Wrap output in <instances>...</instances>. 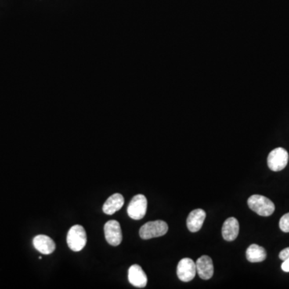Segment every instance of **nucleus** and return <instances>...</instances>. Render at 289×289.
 Returning <instances> with one entry per match:
<instances>
[{"mask_svg":"<svg viewBox=\"0 0 289 289\" xmlns=\"http://www.w3.org/2000/svg\"><path fill=\"white\" fill-rule=\"evenodd\" d=\"M249 208L261 216H270L275 211V205L265 196L254 195L247 200Z\"/></svg>","mask_w":289,"mask_h":289,"instance_id":"1","label":"nucleus"},{"mask_svg":"<svg viewBox=\"0 0 289 289\" xmlns=\"http://www.w3.org/2000/svg\"><path fill=\"white\" fill-rule=\"evenodd\" d=\"M67 243L73 251H80L87 243L86 232L81 225H74L69 229L67 236Z\"/></svg>","mask_w":289,"mask_h":289,"instance_id":"2","label":"nucleus"},{"mask_svg":"<svg viewBox=\"0 0 289 289\" xmlns=\"http://www.w3.org/2000/svg\"><path fill=\"white\" fill-rule=\"evenodd\" d=\"M168 232V225L163 220L151 221L144 224L140 228L139 235L142 240L163 236Z\"/></svg>","mask_w":289,"mask_h":289,"instance_id":"3","label":"nucleus"},{"mask_svg":"<svg viewBox=\"0 0 289 289\" xmlns=\"http://www.w3.org/2000/svg\"><path fill=\"white\" fill-rule=\"evenodd\" d=\"M289 155L287 150L282 147L276 148L268 157V166L272 171H280L287 167Z\"/></svg>","mask_w":289,"mask_h":289,"instance_id":"4","label":"nucleus"},{"mask_svg":"<svg viewBox=\"0 0 289 289\" xmlns=\"http://www.w3.org/2000/svg\"><path fill=\"white\" fill-rule=\"evenodd\" d=\"M147 211V199L143 195H137L133 198L127 207L129 216L134 220H140L146 215Z\"/></svg>","mask_w":289,"mask_h":289,"instance_id":"5","label":"nucleus"},{"mask_svg":"<svg viewBox=\"0 0 289 289\" xmlns=\"http://www.w3.org/2000/svg\"><path fill=\"white\" fill-rule=\"evenodd\" d=\"M196 264L191 259L183 258L178 263L177 275L179 280L183 282L191 281L196 277Z\"/></svg>","mask_w":289,"mask_h":289,"instance_id":"6","label":"nucleus"},{"mask_svg":"<svg viewBox=\"0 0 289 289\" xmlns=\"http://www.w3.org/2000/svg\"><path fill=\"white\" fill-rule=\"evenodd\" d=\"M106 241L112 246H118L122 241V232L117 221L109 220L104 227Z\"/></svg>","mask_w":289,"mask_h":289,"instance_id":"7","label":"nucleus"},{"mask_svg":"<svg viewBox=\"0 0 289 289\" xmlns=\"http://www.w3.org/2000/svg\"><path fill=\"white\" fill-rule=\"evenodd\" d=\"M196 270L203 280H210L214 274L212 260L208 255H203L196 261Z\"/></svg>","mask_w":289,"mask_h":289,"instance_id":"8","label":"nucleus"},{"mask_svg":"<svg viewBox=\"0 0 289 289\" xmlns=\"http://www.w3.org/2000/svg\"><path fill=\"white\" fill-rule=\"evenodd\" d=\"M128 279L130 283L137 287H145L147 284V276L142 267L134 265L129 269Z\"/></svg>","mask_w":289,"mask_h":289,"instance_id":"9","label":"nucleus"},{"mask_svg":"<svg viewBox=\"0 0 289 289\" xmlns=\"http://www.w3.org/2000/svg\"><path fill=\"white\" fill-rule=\"evenodd\" d=\"M33 245L37 251L44 254L50 255L56 249V243L51 238L44 235H39L33 239Z\"/></svg>","mask_w":289,"mask_h":289,"instance_id":"10","label":"nucleus"},{"mask_svg":"<svg viewBox=\"0 0 289 289\" xmlns=\"http://www.w3.org/2000/svg\"><path fill=\"white\" fill-rule=\"evenodd\" d=\"M240 232V223L234 217L228 218L223 222L222 228V235L227 241H233L237 238Z\"/></svg>","mask_w":289,"mask_h":289,"instance_id":"11","label":"nucleus"},{"mask_svg":"<svg viewBox=\"0 0 289 289\" xmlns=\"http://www.w3.org/2000/svg\"><path fill=\"white\" fill-rule=\"evenodd\" d=\"M206 212L203 209H196L188 215L186 224L189 231L197 232L201 229L203 222L205 220Z\"/></svg>","mask_w":289,"mask_h":289,"instance_id":"12","label":"nucleus"},{"mask_svg":"<svg viewBox=\"0 0 289 289\" xmlns=\"http://www.w3.org/2000/svg\"><path fill=\"white\" fill-rule=\"evenodd\" d=\"M124 197L121 196V194H114L113 196H110L104 204L103 207H102L104 213L106 215H113L114 213L121 209V207L124 205Z\"/></svg>","mask_w":289,"mask_h":289,"instance_id":"13","label":"nucleus"},{"mask_svg":"<svg viewBox=\"0 0 289 289\" xmlns=\"http://www.w3.org/2000/svg\"><path fill=\"white\" fill-rule=\"evenodd\" d=\"M246 257L247 261L251 263L262 262L265 261L267 252L265 249L257 244H251L249 246L246 251Z\"/></svg>","mask_w":289,"mask_h":289,"instance_id":"14","label":"nucleus"},{"mask_svg":"<svg viewBox=\"0 0 289 289\" xmlns=\"http://www.w3.org/2000/svg\"><path fill=\"white\" fill-rule=\"evenodd\" d=\"M279 225H280V230L282 232H286V233L289 232V213H287L281 217Z\"/></svg>","mask_w":289,"mask_h":289,"instance_id":"15","label":"nucleus"},{"mask_svg":"<svg viewBox=\"0 0 289 289\" xmlns=\"http://www.w3.org/2000/svg\"><path fill=\"white\" fill-rule=\"evenodd\" d=\"M279 257H280V260L283 261H286V260L289 259V247H287V248L282 250L280 252Z\"/></svg>","mask_w":289,"mask_h":289,"instance_id":"16","label":"nucleus"},{"mask_svg":"<svg viewBox=\"0 0 289 289\" xmlns=\"http://www.w3.org/2000/svg\"><path fill=\"white\" fill-rule=\"evenodd\" d=\"M281 268L283 272H289V259L283 261L281 265Z\"/></svg>","mask_w":289,"mask_h":289,"instance_id":"17","label":"nucleus"}]
</instances>
